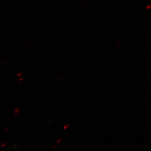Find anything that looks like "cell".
<instances>
[{
	"instance_id": "277c9868",
	"label": "cell",
	"mask_w": 151,
	"mask_h": 151,
	"mask_svg": "<svg viewBox=\"0 0 151 151\" xmlns=\"http://www.w3.org/2000/svg\"><path fill=\"white\" fill-rule=\"evenodd\" d=\"M61 141H62V139H59L57 141V143H58H58H60V142H61Z\"/></svg>"
},
{
	"instance_id": "8992f818",
	"label": "cell",
	"mask_w": 151,
	"mask_h": 151,
	"mask_svg": "<svg viewBox=\"0 0 151 151\" xmlns=\"http://www.w3.org/2000/svg\"><path fill=\"white\" fill-rule=\"evenodd\" d=\"M11 129V128H6V129H5L6 131H7V130H9Z\"/></svg>"
},
{
	"instance_id": "3957f363",
	"label": "cell",
	"mask_w": 151,
	"mask_h": 151,
	"mask_svg": "<svg viewBox=\"0 0 151 151\" xmlns=\"http://www.w3.org/2000/svg\"><path fill=\"white\" fill-rule=\"evenodd\" d=\"M7 143H4L2 145H1V147H4L5 146H7Z\"/></svg>"
},
{
	"instance_id": "6da1fadb",
	"label": "cell",
	"mask_w": 151,
	"mask_h": 151,
	"mask_svg": "<svg viewBox=\"0 0 151 151\" xmlns=\"http://www.w3.org/2000/svg\"><path fill=\"white\" fill-rule=\"evenodd\" d=\"M20 108H17L15 110V111H14V113L15 114H17L18 113H20Z\"/></svg>"
},
{
	"instance_id": "7a4b0ae2",
	"label": "cell",
	"mask_w": 151,
	"mask_h": 151,
	"mask_svg": "<svg viewBox=\"0 0 151 151\" xmlns=\"http://www.w3.org/2000/svg\"><path fill=\"white\" fill-rule=\"evenodd\" d=\"M22 75H23V73H22V72H21V73H19L17 75V77H20V76H21Z\"/></svg>"
},
{
	"instance_id": "5b68a950",
	"label": "cell",
	"mask_w": 151,
	"mask_h": 151,
	"mask_svg": "<svg viewBox=\"0 0 151 151\" xmlns=\"http://www.w3.org/2000/svg\"><path fill=\"white\" fill-rule=\"evenodd\" d=\"M24 79V77H22V78H19V81H22Z\"/></svg>"
},
{
	"instance_id": "52a82bcc",
	"label": "cell",
	"mask_w": 151,
	"mask_h": 151,
	"mask_svg": "<svg viewBox=\"0 0 151 151\" xmlns=\"http://www.w3.org/2000/svg\"><path fill=\"white\" fill-rule=\"evenodd\" d=\"M56 147H57V146L56 145H55V146H53V147H52V148L53 149H54V148H56Z\"/></svg>"
}]
</instances>
